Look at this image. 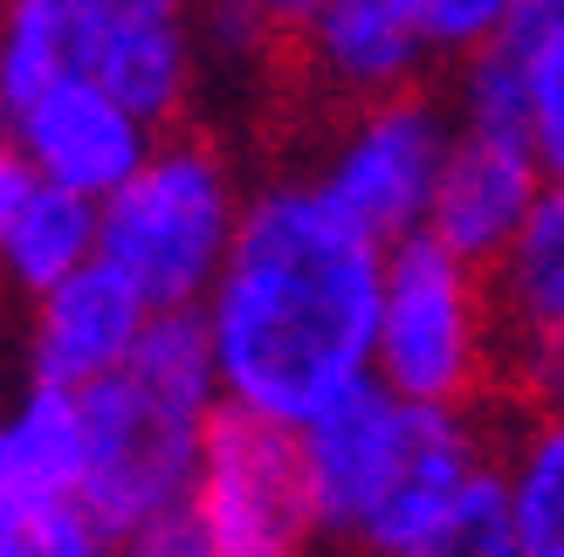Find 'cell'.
I'll return each mask as SVG.
<instances>
[{
    "label": "cell",
    "mask_w": 564,
    "mask_h": 557,
    "mask_svg": "<svg viewBox=\"0 0 564 557\" xmlns=\"http://www.w3.org/2000/svg\"><path fill=\"white\" fill-rule=\"evenodd\" d=\"M386 296V241L365 234L317 179H269L248 193L241 241L200 303L220 393L275 427L317 421L372 379Z\"/></svg>",
    "instance_id": "1"
},
{
    "label": "cell",
    "mask_w": 564,
    "mask_h": 557,
    "mask_svg": "<svg viewBox=\"0 0 564 557\" xmlns=\"http://www.w3.org/2000/svg\"><path fill=\"white\" fill-rule=\"evenodd\" d=\"M502 413V406H496ZM496 413L413 406L365 379L296 427L324 544L358 557L406 550L496 461Z\"/></svg>",
    "instance_id": "2"
},
{
    "label": "cell",
    "mask_w": 564,
    "mask_h": 557,
    "mask_svg": "<svg viewBox=\"0 0 564 557\" xmlns=\"http://www.w3.org/2000/svg\"><path fill=\"white\" fill-rule=\"evenodd\" d=\"M372 379L413 406H510V324L496 303V275L434 241L427 228L392 241Z\"/></svg>",
    "instance_id": "3"
},
{
    "label": "cell",
    "mask_w": 564,
    "mask_h": 557,
    "mask_svg": "<svg viewBox=\"0 0 564 557\" xmlns=\"http://www.w3.org/2000/svg\"><path fill=\"white\" fill-rule=\"evenodd\" d=\"M248 193L228 152L200 131H159L152 159L104 200V262H118L159 310L207 303L241 241Z\"/></svg>",
    "instance_id": "4"
},
{
    "label": "cell",
    "mask_w": 564,
    "mask_h": 557,
    "mask_svg": "<svg viewBox=\"0 0 564 557\" xmlns=\"http://www.w3.org/2000/svg\"><path fill=\"white\" fill-rule=\"evenodd\" d=\"M447 145H455L447 97L420 83V90H392V97H372V103L330 110L317 165H310L303 179H317L330 207H345L365 234H379L392 248V241L427 228Z\"/></svg>",
    "instance_id": "5"
},
{
    "label": "cell",
    "mask_w": 564,
    "mask_h": 557,
    "mask_svg": "<svg viewBox=\"0 0 564 557\" xmlns=\"http://www.w3.org/2000/svg\"><path fill=\"white\" fill-rule=\"evenodd\" d=\"M186 510L214 557H317V550H330L317 503H310L296 427H275L241 406L214 413Z\"/></svg>",
    "instance_id": "6"
},
{
    "label": "cell",
    "mask_w": 564,
    "mask_h": 557,
    "mask_svg": "<svg viewBox=\"0 0 564 557\" xmlns=\"http://www.w3.org/2000/svg\"><path fill=\"white\" fill-rule=\"evenodd\" d=\"M207 427L214 413L165 400L131 372L90 385V482H83V503L118 537L165 510H186Z\"/></svg>",
    "instance_id": "7"
},
{
    "label": "cell",
    "mask_w": 564,
    "mask_h": 557,
    "mask_svg": "<svg viewBox=\"0 0 564 557\" xmlns=\"http://www.w3.org/2000/svg\"><path fill=\"white\" fill-rule=\"evenodd\" d=\"M0 110H8V152L28 159L48 179L90 193V200H110L159 145V124L138 118V110L110 90V83H97L90 69L63 76V83H42L35 97L0 103Z\"/></svg>",
    "instance_id": "8"
},
{
    "label": "cell",
    "mask_w": 564,
    "mask_h": 557,
    "mask_svg": "<svg viewBox=\"0 0 564 557\" xmlns=\"http://www.w3.org/2000/svg\"><path fill=\"white\" fill-rule=\"evenodd\" d=\"M28 303H35L28 310V379L76 385V393L118 379L138 358V345H145L152 317H159V303L104 255L83 262L76 275H63L55 290L28 296Z\"/></svg>",
    "instance_id": "9"
},
{
    "label": "cell",
    "mask_w": 564,
    "mask_h": 557,
    "mask_svg": "<svg viewBox=\"0 0 564 557\" xmlns=\"http://www.w3.org/2000/svg\"><path fill=\"white\" fill-rule=\"evenodd\" d=\"M544 186H551V165L538 159L530 138H517V131H462L455 124V145H447L434 207H427V234L447 241L455 255L496 269L502 248H510L523 234V220L538 214Z\"/></svg>",
    "instance_id": "10"
},
{
    "label": "cell",
    "mask_w": 564,
    "mask_h": 557,
    "mask_svg": "<svg viewBox=\"0 0 564 557\" xmlns=\"http://www.w3.org/2000/svg\"><path fill=\"white\" fill-rule=\"evenodd\" d=\"M427 69H434V48L406 0H324L296 55V76L330 110L372 103L392 90H420Z\"/></svg>",
    "instance_id": "11"
},
{
    "label": "cell",
    "mask_w": 564,
    "mask_h": 557,
    "mask_svg": "<svg viewBox=\"0 0 564 557\" xmlns=\"http://www.w3.org/2000/svg\"><path fill=\"white\" fill-rule=\"evenodd\" d=\"M200 0H104V35L90 76L110 83L138 118L173 131L200 83Z\"/></svg>",
    "instance_id": "12"
},
{
    "label": "cell",
    "mask_w": 564,
    "mask_h": 557,
    "mask_svg": "<svg viewBox=\"0 0 564 557\" xmlns=\"http://www.w3.org/2000/svg\"><path fill=\"white\" fill-rule=\"evenodd\" d=\"M97 255H104V200L0 152V262H8V283L21 296H42Z\"/></svg>",
    "instance_id": "13"
},
{
    "label": "cell",
    "mask_w": 564,
    "mask_h": 557,
    "mask_svg": "<svg viewBox=\"0 0 564 557\" xmlns=\"http://www.w3.org/2000/svg\"><path fill=\"white\" fill-rule=\"evenodd\" d=\"M90 482V393L28 379L0 427V503H63Z\"/></svg>",
    "instance_id": "14"
},
{
    "label": "cell",
    "mask_w": 564,
    "mask_h": 557,
    "mask_svg": "<svg viewBox=\"0 0 564 557\" xmlns=\"http://www.w3.org/2000/svg\"><path fill=\"white\" fill-rule=\"evenodd\" d=\"M496 476L523 557H564V406L510 400L496 413Z\"/></svg>",
    "instance_id": "15"
},
{
    "label": "cell",
    "mask_w": 564,
    "mask_h": 557,
    "mask_svg": "<svg viewBox=\"0 0 564 557\" xmlns=\"http://www.w3.org/2000/svg\"><path fill=\"white\" fill-rule=\"evenodd\" d=\"M104 35V0H8L0 21V103L83 76Z\"/></svg>",
    "instance_id": "16"
},
{
    "label": "cell",
    "mask_w": 564,
    "mask_h": 557,
    "mask_svg": "<svg viewBox=\"0 0 564 557\" xmlns=\"http://www.w3.org/2000/svg\"><path fill=\"white\" fill-rule=\"evenodd\" d=\"M496 275V303L510 324V358L517 345H538L551 330H564V179L544 186L538 214L523 220V234L502 248Z\"/></svg>",
    "instance_id": "17"
},
{
    "label": "cell",
    "mask_w": 564,
    "mask_h": 557,
    "mask_svg": "<svg viewBox=\"0 0 564 557\" xmlns=\"http://www.w3.org/2000/svg\"><path fill=\"white\" fill-rule=\"evenodd\" d=\"M510 42L530 76V145L551 165V179H564V0H523Z\"/></svg>",
    "instance_id": "18"
},
{
    "label": "cell",
    "mask_w": 564,
    "mask_h": 557,
    "mask_svg": "<svg viewBox=\"0 0 564 557\" xmlns=\"http://www.w3.org/2000/svg\"><path fill=\"white\" fill-rule=\"evenodd\" d=\"M392 557H523L517 516H510V489H502L496 461H489L482 476H475L406 550H392Z\"/></svg>",
    "instance_id": "19"
},
{
    "label": "cell",
    "mask_w": 564,
    "mask_h": 557,
    "mask_svg": "<svg viewBox=\"0 0 564 557\" xmlns=\"http://www.w3.org/2000/svg\"><path fill=\"white\" fill-rule=\"evenodd\" d=\"M0 557H118V531L83 503H0Z\"/></svg>",
    "instance_id": "20"
},
{
    "label": "cell",
    "mask_w": 564,
    "mask_h": 557,
    "mask_svg": "<svg viewBox=\"0 0 564 557\" xmlns=\"http://www.w3.org/2000/svg\"><path fill=\"white\" fill-rule=\"evenodd\" d=\"M420 35H427L434 63H462V55H482L496 42L517 35L523 0H406Z\"/></svg>",
    "instance_id": "21"
},
{
    "label": "cell",
    "mask_w": 564,
    "mask_h": 557,
    "mask_svg": "<svg viewBox=\"0 0 564 557\" xmlns=\"http://www.w3.org/2000/svg\"><path fill=\"white\" fill-rule=\"evenodd\" d=\"M510 400H530V406H564V330L538 345H517L510 358Z\"/></svg>",
    "instance_id": "22"
},
{
    "label": "cell",
    "mask_w": 564,
    "mask_h": 557,
    "mask_svg": "<svg viewBox=\"0 0 564 557\" xmlns=\"http://www.w3.org/2000/svg\"><path fill=\"white\" fill-rule=\"evenodd\" d=\"M118 557H214L200 523H193V510H165L152 523H138V531L118 537Z\"/></svg>",
    "instance_id": "23"
},
{
    "label": "cell",
    "mask_w": 564,
    "mask_h": 557,
    "mask_svg": "<svg viewBox=\"0 0 564 557\" xmlns=\"http://www.w3.org/2000/svg\"><path fill=\"white\" fill-rule=\"evenodd\" d=\"M241 8L256 14V21L269 28V35H275V48L296 63V55H303V35H310V21H317L324 0H241Z\"/></svg>",
    "instance_id": "24"
}]
</instances>
